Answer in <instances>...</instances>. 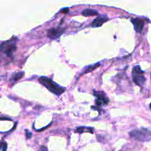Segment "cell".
<instances>
[{"label": "cell", "mask_w": 151, "mask_h": 151, "mask_svg": "<svg viewBox=\"0 0 151 151\" xmlns=\"http://www.w3.org/2000/svg\"><path fill=\"white\" fill-rule=\"evenodd\" d=\"M98 14V12L93 9H85L82 12V15L84 16H93Z\"/></svg>", "instance_id": "obj_10"}, {"label": "cell", "mask_w": 151, "mask_h": 151, "mask_svg": "<svg viewBox=\"0 0 151 151\" xmlns=\"http://www.w3.org/2000/svg\"><path fill=\"white\" fill-rule=\"evenodd\" d=\"M22 76H24V72H19V73H16L13 75V79L15 81H18V80L20 79V78H22Z\"/></svg>", "instance_id": "obj_12"}, {"label": "cell", "mask_w": 151, "mask_h": 151, "mask_svg": "<svg viewBox=\"0 0 151 151\" xmlns=\"http://www.w3.org/2000/svg\"><path fill=\"white\" fill-rule=\"evenodd\" d=\"M64 29L63 28L60 27H56V28H52L47 32V35L48 37H50L52 39H55V38H58L60 35H62V33L63 32Z\"/></svg>", "instance_id": "obj_7"}, {"label": "cell", "mask_w": 151, "mask_h": 151, "mask_svg": "<svg viewBox=\"0 0 151 151\" xmlns=\"http://www.w3.org/2000/svg\"><path fill=\"white\" fill-rule=\"evenodd\" d=\"M75 132L78 133V134H83V133H91L93 134L94 133V128H88V127H79V128H76Z\"/></svg>", "instance_id": "obj_9"}, {"label": "cell", "mask_w": 151, "mask_h": 151, "mask_svg": "<svg viewBox=\"0 0 151 151\" xmlns=\"http://www.w3.org/2000/svg\"><path fill=\"white\" fill-rule=\"evenodd\" d=\"M130 136L135 139L142 142H147L151 140V131L146 128L134 130L130 133Z\"/></svg>", "instance_id": "obj_2"}, {"label": "cell", "mask_w": 151, "mask_h": 151, "mask_svg": "<svg viewBox=\"0 0 151 151\" xmlns=\"http://www.w3.org/2000/svg\"><path fill=\"white\" fill-rule=\"evenodd\" d=\"M38 81L42 84L44 86H45L50 91H51L53 94L56 95H60L65 91L64 87H62L59 86L58 84L55 83L53 81H52L50 78L47 77H41L38 79Z\"/></svg>", "instance_id": "obj_1"}, {"label": "cell", "mask_w": 151, "mask_h": 151, "mask_svg": "<svg viewBox=\"0 0 151 151\" xmlns=\"http://www.w3.org/2000/svg\"><path fill=\"white\" fill-rule=\"evenodd\" d=\"M25 132H26V135H27V138H31V137H32V134H31L30 132H29V131H28L27 130H26V131H25Z\"/></svg>", "instance_id": "obj_14"}, {"label": "cell", "mask_w": 151, "mask_h": 151, "mask_svg": "<svg viewBox=\"0 0 151 151\" xmlns=\"http://www.w3.org/2000/svg\"><path fill=\"white\" fill-rule=\"evenodd\" d=\"M94 94L97 97L96 99V104L97 105V106H102L103 105H107L109 103V98L106 97V94H104L103 92H97V91H94Z\"/></svg>", "instance_id": "obj_5"}, {"label": "cell", "mask_w": 151, "mask_h": 151, "mask_svg": "<svg viewBox=\"0 0 151 151\" xmlns=\"http://www.w3.org/2000/svg\"><path fill=\"white\" fill-rule=\"evenodd\" d=\"M150 109H151V103H150Z\"/></svg>", "instance_id": "obj_16"}, {"label": "cell", "mask_w": 151, "mask_h": 151, "mask_svg": "<svg viewBox=\"0 0 151 151\" xmlns=\"http://www.w3.org/2000/svg\"><path fill=\"white\" fill-rule=\"evenodd\" d=\"M7 143L6 142H1L0 144V151H6L7 150Z\"/></svg>", "instance_id": "obj_13"}, {"label": "cell", "mask_w": 151, "mask_h": 151, "mask_svg": "<svg viewBox=\"0 0 151 151\" xmlns=\"http://www.w3.org/2000/svg\"><path fill=\"white\" fill-rule=\"evenodd\" d=\"M133 81L136 85L139 86H142L146 82V78L145 76V72L142 70L139 66H134L132 71Z\"/></svg>", "instance_id": "obj_3"}, {"label": "cell", "mask_w": 151, "mask_h": 151, "mask_svg": "<svg viewBox=\"0 0 151 151\" xmlns=\"http://www.w3.org/2000/svg\"><path fill=\"white\" fill-rule=\"evenodd\" d=\"M41 151H48V150H47V147H44V146H43V147H41Z\"/></svg>", "instance_id": "obj_15"}, {"label": "cell", "mask_w": 151, "mask_h": 151, "mask_svg": "<svg viewBox=\"0 0 151 151\" xmlns=\"http://www.w3.org/2000/svg\"><path fill=\"white\" fill-rule=\"evenodd\" d=\"M150 78H151V77H150Z\"/></svg>", "instance_id": "obj_17"}, {"label": "cell", "mask_w": 151, "mask_h": 151, "mask_svg": "<svg viewBox=\"0 0 151 151\" xmlns=\"http://www.w3.org/2000/svg\"><path fill=\"white\" fill-rule=\"evenodd\" d=\"M108 20H109V18L106 16H100L93 21L91 26L93 27H101Z\"/></svg>", "instance_id": "obj_8"}, {"label": "cell", "mask_w": 151, "mask_h": 151, "mask_svg": "<svg viewBox=\"0 0 151 151\" xmlns=\"http://www.w3.org/2000/svg\"><path fill=\"white\" fill-rule=\"evenodd\" d=\"M1 50L7 56H11L16 50V44L15 42L10 41L6 42L1 47Z\"/></svg>", "instance_id": "obj_4"}, {"label": "cell", "mask_w": 151, "mask_h": 151, "mask_svg": "<svg viewBox=\"0 0 151 151\" xmlns=\"http://www.w3.org/2000/svg\"><path fill=\"white\" fill-rule=\"evenodd\" d=\"M99 66H100V63H97V64L93 65V66H88V67H87L86 69V70H85V72H84V73H88V72H91V71L94 70V69H95L96 68L98 67Z\"/></svg>", "instance_id": "obj_11"}, {"label": "cell", "mask_w": 151, "mask_h": 151, "mask_svg": "<svg viewBox=\"0 0 151 151\" xmlns=\"http://www.w3.org/2000/svg\"><path fill=\"white\" fill-rule=\"evenodd\" d=\"M131 21L133 23V24H134L136 32H141L142 31L145 25L144 20L142 19H139V18H133V19H131Z\"/></svg>", "instance_id": "obj_6"}]
</instances>
